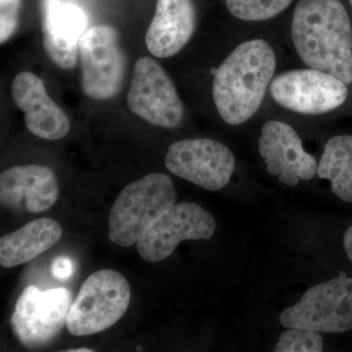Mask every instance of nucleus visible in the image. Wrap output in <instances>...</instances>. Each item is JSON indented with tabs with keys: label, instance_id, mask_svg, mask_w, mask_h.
<instances>
[{
	"label": "nucleus",
	"instance_id": "nucleus-1",
	"mask_svg": "<svg viewBox=\"0 0 352 352\" xmlns=\"http://www.w3.org/2000/svg\"><path fill=\"white\" fill-rule=\"evenodd\" d=\"M291 30L303 63L351 85L352 27L340 0H300Z\"/></svg>",
	"mask_w": 352,
	"mask_h": 352
},
{
	"label": "nucleus",
	"instance_id": "nucleus-2",
	"mask_svg": "<svg viewBox=\"0 0 352 352\" xmlns=\"http://www.w3.org/2000/svg\"><path fill=\"white\" fill-rule=\"evenodd\" d=\"M276 65L274 50L263 39L241 43L222 62L215 72L212 97L224 122L239 126L258 112Z\"/></svg>",
	"mask_w": 352,
	"mask_h": 352
},
{
	"label": "nucleus",
	"instance_id": "nucleus-3",
	"mask_svg": "<svg viewBox=\"0 0 352 352\" xmlns=\"http://www.w3.org/2000/svg\"><path fill=\"white\" fill-rule=\"evenodd\" d=\"M170 176L150 173L122 189L109 217V238L120 247L135 245L153 222L175 205Z\"/></svg>",
	"mask_w": 352,
	"mask_h": 352
},
{
	"label": "nucleus",
	"instance_id": "nucleus-4",
	"mask_svg": "<svg viewBox=\"0 0 352 352\" xmlns=\"http://www.w3.org/2000/svg\"><path fill=\"white\" fill-rule=\"evenodd\" d=\"M131 286L118 271H97L83 282L69 308L66 325L76 337L94 335L112 327L126 314Z\"/></svg>",
	"mask_w": 352,
	"mask_h": 352
},
{
	"label": "nucleus",
	"instance_id": "nucleus-5",
	"mask_svg": "<svg viewBox=\"0 0 352 352\" xmlns=\"http://www.w3.org/2000/svg\"><path fill=\"white\" fill-rule=\"evenodd\" d=\"M285 328L340 333L352 329V278L339 277L305 292L300 302L280 315Z\"/></svg>",
	"mask_w": 352,
	"mask_h": 352
},
{
	"label": "nucleus",
	"instance_id": "nucleus-6",
	"mask_svg": "<svg viewBox=\"0 0 352 352\" xmlns=\"http://www.w3.org/2000/svg\"><path fill=\"white\" fill-rule=\"evenodd\" d=\"M83 94L94 100H110L124 85L126 62L119 34L113 28L98 25L82 34L78 43Z\"/></svg>",
	"mask_w": 352,
	"mask_h": 352
},
{
	"label": "nucleus",
	"instance_id": "nucleus-7",
	"mask_svg": "<svg viewBox=\"0 0 352 352\" xmlns=\"http://www.w3.org/2000/svg\"><path fill=\"white\" fill-rule=\"evenodd\" d=\"M127 105L140 119L163 129H176L184 119V105L175 83L149 57L139 58L134 65Z\"/></svg>",
	"mask_w": 352,
	"mask_h": 352
},
{
	"label": "nucleus",
	"instance_id": "nucleus-8",
	"mask_svg": "<svg viewBox=\"0 0 352 352\" xmlns=\"http://www.w3.org/2000/svg\"><path fill=\"white\" fill-rule=\"evenodd\" d=\"M215 229L214 217L198 204H175L146 229L136 250L148 263H160L171 256L183 241L210 240Z\"/></svg>",
	"mask_w": 352,
	"mask_h": 352
},
{
	"label": "nucleus",
	"instance_id": "nucleus-9",
	"mask_svg": "<svg viewBox=\"0 0 352 352\" xmlns=\"http://www.w3.org/2000/svg\"><path fill=\"white\" fill-rule=\"evenodd\" d=\"M270 94L278 105L302 115H322L346 102V83L316 69L285 72L273 78Z\"/></svg>",
	"mask_w": 352,
	"mask_h": 352
},
{
	"label": "nucleus",
	"instance_id": "nucleus-10",
	"mask_svg": "<svg viewBox=\"0 0 352 352\" xmlns=\"http://www.w3.org/2000/svg\"><path fill=\"white\" fill-rule=\"evenodd\" d=\"M164 164L178 177L208 191H219L232 177L235 157L219 141L208 138L185 139L170 146Z\"/></svg>",
	"mask_w": 352,
	"mask_h": 352
},
{
	"label": "nucleus",
	"instance_id": "nucleus-11",
	"mask_svg": "<svg viewBox=\"0 0 352 352\" xmlns=\"http://www.w3.org/2000/svg\"><path fill=\"white\" fill-rule=\"evenodd\" d=\"M72 303L69 289L41 292L28 287L18 298L11 318L14 333L27 347L50 344L66 324Z\"/></svg>",
	"mask_w": 352,
	"mask_h": 352
},
{
	"label": "nucleus",
	"instance_id": "nucleus-12",
	"mask_svg": "<svg viewBox=\"0 0 352 352\" xmlns=\"http://www.w3.org/2000/svg\"><path fill=\"white\" fill-rule=\"evenodd\" d=\"M258 151L270 175L281 183L298 186L300 180L312 179L317 175L316 160L305 151L295 129L279 120H270L261 129Z\"/></svg>",
	"mask_w": 352,
	"mask_h": 352
},
{
	"label": "nucleus",
	"instance_id": "nucleus-13",
	"mask_svg": "<svg viewBox=\"0 0 352 352\" xmlns=\"http://www.w3.org/2000/svg\"><path fill=\"white\" fill-rule=\"evenodd\" d=\"M41 12L46 55L60 69H73L78 63V43L87 32V13L66 0H43Z\"/></svg>",
	"mask_w": 352,
	"mask_h": 352
},
{
	"label": "nucleus",
	"instance_id": "nucleus-14",
	"mask_svg": "<svg viewBox=\"0 0 352 352\" xmlns=\"http://www.w3.org/2000/svg\"><path fill=\"white\" fill-rule=\"evenodd\" d=\"M58 196L56 175L47 166H13L0 175V203L16 214L44 212L56 203Z\"/></svg>",
	"mask_w": 352,
	"mask_h": 352
},
{
	"label": "nucleus",
	"instance_id": "nucleus-15",
	"mask_svg": "<svg viewBox=\"0 0 352 352\" xmlns=\"http://www.w3.org/2000/svg\"><path fill=\"white\" fill-rule=\"evenodd\" d=\"M14 103L25 113V126L34 135L59 140L69 133L71 124L66 113L50 98L43 80L22 72L12 82Z\"/></svg>",
	"mask_w": 352,
	"mask_h": 352
},
{
	"label": "nucleus",
	"instance_id": "nucleus-16",
	"mask_svg": "<svg viewBox=\"0 0 352 352\" xmlns=\"http://www.w3.org/2000/svg\"><path fill=\"white\" fill-rule=\"evenodd\" d=\"M196 24L193 0H157L154 17L146 32V46L153 56H175L193 36Z\"/></svg>",
	"mask_w": 352,
	"mask_h": 352
},
{
	"label": "nucleus",
	"instance_id": "nucleus-17",
	"mask_svg": "<svg viewBox=\"0 0 352 352\" xmlns=\"http://www.w3.org/2000/svg\"><path fill=\"white\" fill-rule=\"evenodd\" d=\"M62 237V227L56 220H32L0 239V264L4 268L30 263L56 245Z\"/></svg>",
	"mask_w": 352,
	"mask_h": 352
},
{
	"label": "nucleus",
	"instance_id": "nucleus-18",
	"mask_svg": "<svg viewBox=\"0 0 352 352\" xmlns=\"http://www.w3.org/2000/svg\"><path fill=\"white\" fill-rule=\"evenodd\" d=\"M317 175L331 182L338 198L352 203V135L333 136L319 161Z\"/></svg>",
	"mask_w": 352,
	"mask_h": 352
},
{
	"label": "nucleus",
	"instance_id": "nucleus-19",
	"mask_svg": "<svg viewBox=\"0 0 352 352\" xmlns=\"http://www.w3.org/2000/svg\"><path fill=\"white\" fill-rule=\"evenodd\" d=\"M293 2L294 0H226L229 13L245 22L272 19L284 12Z\"/></svg>",
	"mask_w": 352,
	"mask_h": 352
},
{
	"label": "nucleus",
	"instance_id": "nucleus-20",
	"mask_svg": "<svg viewBox=\"0 0 352 352\" xmlns=\"http://www.w3.org/2000/svg\"><path fill=\"white\" fill-rule=\"evenodd\" d=\"M324 342L319 332L303 329L287 328L281 333L275 352H321Z\"/></svg>",
	"mask_w": 352,
	"mask_h": 352
},
{
	"label": "nucleus",
	"instance_id": "nucleus-21",
	"mask_svg": "<svg viewBox=\"0 0 352 352\" xmlns=\"http://www.w3.org/2000/svg\"><path fill=\"white\" fill-rule=\"evenodd\" d=\"M22 0H0V43L3 44L15 34L19 25Z\"/></svg>",
	"mask_w": 352,
	"mask_h": 352
},
{
	"label": "nucleus",
	"instance_id": "nucleus-22",
	"mask_svg": "<svg viewBox=\"0 0 352 352\" xmlns=\"http://www.w3.org/2000/svg\"><path fill=\"white\" fill-rule=\"evenodd\" d=\"M74 264L66 256H60L53 261L51 265V274L56 279L66 280L73 274Z\"/></svg>",
	"mask_w": 352,
	"mask_h": 352
},
{
	"label": "nucleus",
	"instance_id": "nucleus-23",
	"mask_svg": "<svg viewBox=\"0 0 352 352\" xmlns=\"http://www.w3.org/2000/svg\"><path fill=\"white\" fill-rule=\"evenodd\" d=\"M344 247L347 258L352 263V226L347 229L346 234H344Z\"/></svg>",
	"mask_w": 352,
	"mask_h": 352
},
{
	"label": "nucleus",
	"instance_id": "nucleus-24",
	"mask_svg": "<svg viewBox=\"0 0 352 352\" xmlns=\"http://www.w3.org/2000/svg\"><path fill=\"white\" fill-rule=\"evenodd\" d=\"M68 352H92V349H85V347H82V349H69V351H67Z\"/></svg>",
	"mask_w": 352,
	"mask_h": 352
},
{
	"label": "nucleus",
	"instance_id": "nucleus-25",
	"mask_svg": "<svg viewBox=\"0 0 352 352\" xmlns=\"http://www.w3.org/2000/svg\"><path fill=\"white\" fill-rule=\"evenodd\" d=\"M349 2H351V7H352V0H349Z\"/></svg>",
	"mask_w": 352,
	"mask_h": 352
}]
</instances>
